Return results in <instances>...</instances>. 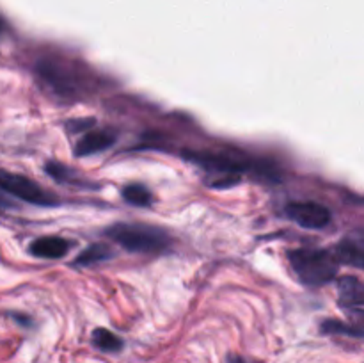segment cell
<instances>
[{"instance_id": "2", "label": "cell", "mask_w": 364, "mask_h": 363, "mask_svg": "<svg viewBox=\"0 0 364 363\" xmlns=\"http://www.w3.org/2000/svg\"><path fill=\"white\" fill-rule=\"evenodd\" d=\"M291 270L308 287L331 283L338 274V260L333 253L316 248H299L288 253Z\"/></svg>"}, {"instance_id": "7", "label": "cell", "mask_w": 364, "mask_h": 363, "mask_svg": "<svg viewBox=\"0 0 364 363\" xmlns=\"http://www.w3.org/2000/svg\"><path fill=\"white\" fill-rule=\"evenodd\" d=\"M116 142V134L110 130H92L87 132L78 139L75 144V155L77 157H89L95 153L105 152Z\"/></svg>"}, {"instance_id": "8", "label": "cell", "mask_w": 364, "mask_h": 363, "mask_svg": "<svg viewBox=\"0 0 364 363\" xmlns=\"http://www.w3.org/2000/svg\"><path fill=\"white\" fill-rule=\"evenodd\" d=\"M70 242L66 238L60 237H41L32 241V244L28 246V251L32 253L38 258H46V260H55L63 258L64 255L70 249Z\"/></svg>"}, {"instance_id": "14", "label": "cell", "mask_w": 364, "mask_h": 363, "mask_svg": "<svg viewBox=\"0 0 364 363\" xmlns=\"http://www.w3.org/2000/svg\"><path fill=\"white\" fill-rule=\"evenodd\" d=\"M0 206H2V209H9V206H13V203L7 199L6 192H4L2 189H0Z\"/></svg>"}, {"instance_id": "16", "label": "cell", "mask_w": 364, "mask_h": 363, "mask_svg": "<svg viewBox=\"0 0 364 363\" xmlns=\"http://www.w3.org/2000/svg\"><path fill=\"white\" fill-rule=\"evenodd\" d=\"M0 31H2V21H0Z\"/></svg>"}, {"instance_id": "3", "label": "cell", "mask_w": 364, "mask_h": 363, "mask_svg": "<svg viewBox=\"0 0 364 363\" xmlns=\"http://www.w3.org/2000/svg\"><path fill=\"white\" fill-rule=\"evenodd\" d=\"M0 189L6 194L13 196V198H18L36 206L59 205L55 196L46 192L41 185L32 182L31 178L23 177V174L11 173V171H0Z\"/></svg>"}, {"instance_id": "4", "label": "cell", "mask_w": 364, "mask_h": 363, "mask_svg": "<svg viewBox=\"0 0 364 363\" xmlns=\"http://www.w3.org/2000/svg\"><path fill=\"white\" fill-rule=\"evenodd\" d=\"M287 216L306 230H322L333 221V214L326 205L316 201H294L287 205Z\"/></svg>"}, {"instance_id": "13", "label": "cell", "mask_w": 364, "mask_h": 363, "mask_svg": "<svg viewBox=\"0 0 364 363\" xmlns=\"http://www.w3.org/2000/svg\"><path fill=\"white\" fill-rule=\"evenodd\" d=\"M45 171L46 174H50L53 180L60 182V184H66V182L68 184H73V173H71L66 166H63V164L48 162L45 166Z\"/></svg>"}, {"instance_id": "10", "label": "cell", "mask_w": 364, "mask_h": 363, "mask_svg": "<svg viewBox=\"0 0 364 363\" xmlns=\"http://www.w3.org/2000/svg\"><path fill=\"white\" fill-rule=\"evenodd\" d=\"M91 340L92 345L103 352H119L124 345V342L121 340L116 333L105 330V327H96V330L92 331Z\"/></svg>"}, {"instance_id": "11", "label": "cell", "mask_w": 364, "mask_h": 363, "mask_svg": "<svg viewBox=\"0 0 364 363\" xmlns=\"http://www.w3.org/2000/svg\"><path fill=\"white\" fill-rule=\"evenodd\" d=\"M121 196L127 203L134 206H149L153 203V196L149 189L142 184H128L124 185Z\"/></svg>"}, {"instance_id": "5", "label": "cell", "mask_w": 364, "mask_h": 363, "mask_svg": "<svg viewBox=\"0 0 364 363\" xmlns=\"http://www.w3.org/2000/svg\"><path fill=\"white\" fill-rule=\"evenodd\" d=\"M338 302L352 319L361 320L364 315V287L355 276H343L338 281Z\"/></svg>"}, {"instance_id": "9", "label": "cell", "mask_w": 364, "mask_h": 363, "mask_svg": "<svg viewBox=\"0 0 364 363\" xmlns=\"http://www.w3.org/2000/svg\"><path fill=\"white\" fill-rule=\"evenodd\" d=\"M110 256H112V251H110L109 246L102 244V242H96V244L87 246V248H85L84 251H82L80 255L75 258L73 265L91 267V265H96V263H100V262H105V260H109Z\"/></svg>"}, {"instance_id": "15", "label": "cell", "mask_w": 364, "mask_h": 363, "mask_svg": "<svg viewBox=\"0 0 364 363\" xmlns=\"http://www.w3.org/2000/svg\"><path fill=\"white\" fill-rule=\"evenodd\" d=\"M228 363H247V362H245V359L242 358V356L230 354V356H228Z\"/></svg>"}, {"instance_id": "12", "label": "cell", "mask_w": 364, "mask_h": 363, "mask_svg": "<svg viewBox=\"0 0 364 363\" xmlns=\"http://www.w3.org/2000/svg\"><path fill=\"white\" fill-rule=\"evenodd\" d=\"M320 331L326 335H345V337L352 338H363V327L361 324H347L341 320L327 319L320 324Z\"/></svg>"}, {"instance_id": "6", "label": "cell", "mask_w": 364, "mask_h": 363, "mask_svg": "<svg viewBox=\"0 0 364 363\" xmlns=\"http://www.w3.org/2000/svg\"><path fill=\"white\" fill-rule=\"evenodd\" d=\"M334 258L338 263H347V265L363 269L364 265V235L363 230H355L354 233L347 235L334 249Z\"/></svg>"}, {"instance_id": "1", "label": "cell", "mask_w": 364, "mask_h": 363, "mask_svg": "<svg viewBox=\"0 0 364 363\" xmlns=\"http://www.w3.org/2000/svg\"><path fill=\"white\" fill-rule=\"evenodd\" d=\"M105 235L127 251L144 255H159L171 246V237L166 230L144 223H116L107 228Z\"/></svg>"}]
</instances>
